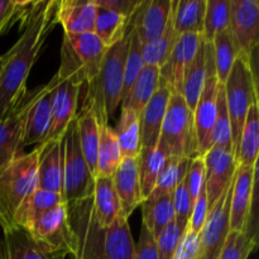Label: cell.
I'll return each instance as SVG.
<instances>
[{"label":"cell","instance_id":"cell-50","mask_svg":"<svg viewBox=\"0 0 259 259\" xmlns=\"http://www.w3.org/2000/svg\"><path fill=\"white\" fill-rule=\"evenodd\" d=\"M93 2L96 7L131 18L142 0H93Z\"/></svg>","mask_w":259,"mask_h":259},{"label":"cell","instance_id":"cell-21","mask_svg":"<svg viewBox=\"0 0 259 259\" xmlns=\"http://www.w3.org/2000/svg\"><path fill=\"white\" fill-rule=\"evenodd\" d=\"M172 91L166 83L159 81V88L144 106L141 115V148H156L161 134L162 123Z\"/></svg>","mask_w":259,"mask_h":259},{"label":"cell","instance_id":"cell-10","mask_svg":"<svg viewBox=\"0 0 259 259\" xmlns=\"http://www.w3.org/2000/svg\"><path fill=\"white\" fill-rule=\"evenodd\" d=\"M43 89L45 85L27 90L14 108L0 119V172L23 154V137L28 113Z\"/></svg>","mask_w":259,"mask_h":259},{"label":"cell","instance_id":"cell-23","mask_svg":"<svg viewBox=\"0 0 259 259\" xmlns=\"http://www.w3.org/2000/svg\"><path fill=\"white\" fill-rule=\"evenodd\" d=\"M56 17L65 34L94 33L96 7L93 0H61Z\"/></svg>","mask_w":259,"mask_h":259},{"label":"cell","instance_id":"cell-2","mask_svg":"<svg viewBox=\"0 0 259 259\" xmlns=\"http://www.w3.org/2000/svg\"><path fill=\"white\" fill-rule=\"evenodd\" d=\"M67 206L75 235L73 259H134L136 244L123 212L113 224L103 227L95 217L91 196Z\"/></svg>","mask_w":259,"mask_h":259},{"label":"cell","instance_id":"cell-38","mask_svg":"<svg viewBox=\"0 0 259 259\" xmlns=\"http://www.w3.org/2000/svg\"><path fill=\"white\" fill-rule=\"evenodd\" d=\"M133 15V14H132ZM128 52L125 58V68H124V83H123V94H121V101L125 98L126 94L132 89L133 83L138 78L139 73L143 70L144 62L142 57V47L143 43L139 39L137 30L134 29L133 19L129 18L128 22Z\"/></svg>","mask_w":259,"mask_h":259},{"label":"cell","instance_id":"cell-30","mask_svg":"<svg viewBox=\"0 0 259 259\" xmlns=\"http://www.w3.org/2000/svg\"><path fill=\"white\" fill-rule=\"evenodd\" d=\"M123 158H137L141 152V118L139 114L121 106L120 116L114 129Z\"/></svg>","mask_w":259,"mask_h":259},{"label":"cell","instance_id":"cell-11","mask_svg":"<svg viewBox=\"0 0 259 259\" xmlns=\"http://www.w3.org/2000/svg\"><path fill=\"white\" fill-rule=\"evenodd\" d=\"M27 233L51 252L71 257L75 254V235L68 219V206L65 202L46 211Z\"/></svg>","mask_w":259,"mask_h":259},{"label":"cell","instance_id":"cell-17","mask_svg":"<svg viewBox=\"0 0 259 259\" xmlns=\"http://www.w3.org/2000/svg\"><path fill=\"white\" fill-rule=\"evenodd\" d=\"M219 81L210 76L205 81L199 101L194 109V124L196 132L199 156H204L212 147V131L217 120V101Z\"/></svg>","mask_w":259,"mask_h":259},{"label":"cell","instance_id":"cell-28","mask_svg":"<svg viewBox=\"0 0 259 259\" xmlns=\"http://www.w3.org/2000/svg\"><path fill=\"white\" fill-rule=\"evenodd\" d=\"M205 9L206 0H174L172 22L177 35L186 33L202 35Z\"/></svg>","mask_w":259,"mask_h":259},{"label":"cell","instance_id":"cell-45","mask_svg":"<svg viewBox=\"0 0 259 259\" xmlns=\"http://www.w3.org/2000/svg\"><path fill=\"white\" fill-rule=\"evenodd\" d=\"M186 230L182 229L177 225V223L172 222L171 224L167 225L161 234L156 239L157 253H158V259H171L172 255L176 252L182 237H184Z\"/></svg>","mask_w":259,"mask_h":259},{"label":"cell","instance_id":"cell-49","mask_svg":"<svg viewBox=\"0 0 259 259\" xmlns=\"http://www.w3.org/2000/svg\"><path fill=\"white\" fill-rule=\"evenodd\" d=\"M134 259H158L156 239L152 237L151 233L143 224H142L138 244L136 245V250H134Z\"/></svg>","mask_w":259,"mask_h":259},{"label":"cell","instance_id":"cell-1","mask_svg":"<svg viewBox=\"0 0 259 259\" xmlns=\"http://www.w3.org/2000/svg\"><path fill=\"white\" fill-rule=\"evenodd\" d=\"M58 2H38L29 22L15 45L4 53L0 67V119L4 118L27 93V78L45 46L46 39L57 24Z\"/></svg>","mask_w":259,"mask_h":259},{"label":"cell","instance_id":"cell-16","mask_svg":"<svg viewBox=\"0 0 259 259\" xmlns=\"http://www.w3.org/2000/svg\"><path fill=\"white\" fill-rule=\"evenodd\" d=\"M201 42V34L186 33L179 35L168 60L159 68V81L166 83L172 93L181 94L184 76L194 61Z\"/></svg>","mask_w":259,"mask_h":259},{"label":"cell","instance_id":"cell-48","mask_svg":"<svg viewBox=\"0 0 259 259\" xmlns=\"http://www.w3.org/2000/svg\"><path fill=\"white\" fill-rule=\"evenodd\" d=\"M207 212H209V205H207L206 189H205L204 186L202 187L201 192L199 194V196H197V199L194 201L191 219H190L187 229L199 234V233L201 232L202 227H204V223L205 220H206Z\"/></svg>","mask_w":259,"mask_h":259},{"label":"cell","instance_id":"cell-6","mask_svg":"<svg viewBox=\"0 0 259 259\" xmlns=\"http://www.w3.org/2000/svg\"><path fill=\"white\" fill-rule=\"evenodd\" d=\"M224 93L232 124L233 149L235 156L248 110L250 106L258 103L257 81L253 70L252 57L245 55L237 56L232 71L224 83Z\"/></svg>","mask_w":259,"mask_h":259},{"label":"cell","instance_id":"cell-26","mask_svg":"<svg viewBox=\"0 0 259 259\" xmlns=\"http://www.w3.org/2000/svg\"><path fill=\"white\" fill-rule=\"evenodd\" d=\"M91 201L96 219L103 227L113 224L123 212L111 177H95Z\"/></svg>","mask_w":259,"mask_h":259},{"label":"cell","instance_id":"cell-34","mask_svg":"<svg viewBox=\"0 0 259 259\" xmlns=\"http://www.w3.org/2000/svg\"><path fill=\"white\" fill-rule=\"evenodd\" d=\"M128 22L129 18L124 15L96 7L94 34L103 42L106 48H110L125 37Z\"/></svg>","mask_w":259,"mask_h":259},{"label":"cell","instance_id":"cell-44","mask_svg":"<svg viewBox=\"0 0 259 259\" xmlns=\"http://www.w3.org/2000/svg\"><path fill=\"white\" fill-rule=\"evenodd\" d=\"M172 202H174L175 209V222L182 229L187 230L190 219H191L194 201L190 196L185 180L176 187V190L172 194Z\"/></svg>","mask_w":259,"mask_h":259},{"label":"cell","instance_id":"cell-41","mask_svg":"<svg viewBox=\"0 0 259 259\" xmlns=\"http://www.w3.org/2000/svg\"><path fill=\"white\" fill-rule=\"evenodd\" d=\"M230 0H206L202 39L212 42L215 35L228 29Z\"/></svg>","mask_w":259,"mask_h":259},{"label":"cell","instance_id":"cell-40","mask_svg":"<svg viewBox=\"0 0 259 259\" xmlns=\"http://www.w3.org/2000/svg\"><path fill=\"white\" fill-rule=\"evenodd\" d=\"M211 43L212 52H214L215 76H217L219 83L224 85L230 71H232L233 65H234L235 58H237V52H235L228 29L218 33Z\"/></svg>","mask_w":259,"mask_h":259},{"label":"cell","instance_id":"cell-15","mask_svg":"<svg viewBox=\"0 0 259 259\" xmlns=\"http://www.w3.org/2000/svg\"><path fill=\"white\" fill-rule=\"evenodd\" d=\"M202 158L205 163V189L210 210L234 179L238 163L234 152L219 146H212Z\"/></svg>","mask_w":259,"mask_h":259},{"label":"cell","instance_id":"cell-4","mask_svg":"<svg viewBox=\"0 0 259 259\" xmlns=\"http://www.w3.org/2000/svg\"><path fill=\"white\" fill-rule=\"evenodd\" d=\"M42 147L23 153L0 172V227L14 229V215L25 197L38 189V161Z\"/></svg>","mask_w":259,"mask_h":259},{"label":"cell","instance_id":"cell-39","mask_svg":"<svg viewBox=\"0 0 259 259\" xmlns=\"http://www.w3.org/2000/svg\"><path fill=\"white\" fill-rule=\"evenodd\" d=\"M177 38L179 35L174 29V22H172L171 15V19H169L164 32L158 38L146 43L142 47V57H143L144 66H154V67L161 68L168 60L169 53H171Z\"/></svg>","mask_w":259,"mask_h":259},{"label":"cell","instance_id":"cell-24","mask_svg":"<svg viewBox=\"0 0 259 259\" xmlns=\"http://www.w3.org/2000/svg\"><path fill=\"white\" fill-rule=\"evenodd\" d=\"M53 86V78L50 82L45 83L42 94L38 96L32 109L28 113L27 121H25L24 137H23V148L29 146H39L45 143L48 136L52 121L51 114V90Z\"/></svg>","mask_w":259,"mask_h":259},{"label":"cell","instance_id":"cell-7","mask_svg":"<svg viewBox=\"0 0 259 259\" xmlns=\"http://www.w3.org/2000/svg\"><path fill=\"white\" fill-rule=\"evenodd\" d=\"M95 177L80 147L77 120L70 123L62 138V202L71 205L93 195Z\"/></svg>","mask_w":259,"mask_h":259},{"label":"cell","instance_id":"cell-25","mask_svg":"<svg viewBox=\"0 0 259 259\" xmlns=\"http://www.w3.org/2000/svg\"><path fill=\"white\" fill-rule=\"evenodd\" d=\"M38 161V189L60 194L62 191V141L40 144Z\"/></svg>","mask_w":259,"mask_h":259},{"label":"cell","instance_id":"cell-46","mask_svg":"<svg viewBox=\"0 0 259 259\" xmlns=\"http://www.w3.org/2000/svg\"><path fill=\"white\" fill-rule=\"evenodd\" d=\"M185 181H186L190 196H191L192 201H195L201 192L202 187L205 186V163L201 156L191 159Z\"/></svg>","mask_w":259,"mask_h":259},{"label":"cell","instance_id":"cell-36","mask_svg":"<svg viewBox=\"0 0 259 259\" xmlns=\"http://www.w3.org/2000/svg\"><path fill=\"white\" fill-rule=\"evenodd\" d=\"M80 147L91 174L96 177L99 148V124L91 111H81L76 116Z\"/></svg>","mask_w":259,"mask_h":259},{"label":"cell","instance_id":"cell-31","mask_svg":"<svg viewBox=\"0 0 259 259\" xmlns=\"http://www.w3.org/2000/svg\"><path fill=\"white\" fill-rule=\"evenodd\" d=\"M159 88V68L144 66L129 93L121 101V106L129 108L141 115L144 106L149 103Z\"/></svg>","mask_w":259,"mask_h":259},{"label":"cell","instance_id":"cell-12","mask_svg":"<svg viewBox=\"0 0 259 259\" xmlns=\"http://www.w3.org/2000/svg\"><path fill=\"white\" fill-rule=\"evenodd\" d=\"M228 32L238 55L252 57L259 43V3L230 0Z\"/></svg>","mask_w":259,"mask_h":259},{"label":"cell","instance_id":"cell-32","mask_svg":"<svg viewBox=\"0 0 259 259\" xmlns=\"http://www.w3.org/2000/svg\"><path fill=\"white\" fill-rule=\"evenodd\" d=\"M142 224L148 229L152 237L157 239L162 230L175 220V209L172 195L144 200L142 202Z\"/></svg>","mask_w":259,"mask_h":259},{"label":"cell","instance_id":"cell-51","mask_svg":"<svg viewBox=\"0 0 259 259\" xmlns=\"http://www.w3.org/2000/svg\"><path fill=\"white\" fill-rule=\"evenodd\" d=\"M19 20L17 0H0V35Z\"/></svg>","mask_w":259,"mask_h":259},{"label":"cell","instance_id":"cell-52","mask_svg":"<svg viewBox=\"0 0 259 259\" xmlns=\"http://www.w3.org/2000/svg\"><path fill=\"white\" fill-rule=\"evenodd\" d=\"M0 67H2V57H0Z\"/></svg>","mask_w":259,"mask_h":259},{"label":"cell","instance_id":"cell-29","mask_svg":"<svg viewBox=\"0 0 259 259\" xmlns=\"http://www.w3.org/2000/svg\"><path fill=\"white\" fill-rule=\"evenodd\" d=\"M259 154V103L248 110L235 152L238 167H249L258 163Z\"/></svg>","mask_w":259,"mask_h":259},{"label":"cell","instance_id":"cell-9","mask_svg":"<svg viewBox=\"0 0 259 259\" xmlns=\"http://www.w3.org/2000/svg\"><path fill=\"white\" fill-rule=\"evenodd\" d=\"M51 90V114L52 121L45 143L62 141L66 129L77 116V103L83 82L76 75L57 71L53 76Z\"/></svg>","mask_w":259,"mask_h":259},{"label":"cell","instance_id":"cell-27","mask_svg":"<svg viewBox=\"0 0 259 259\" xmlns=\"http://www.w3.org/2000/svg\"><path fill=\"white\" fill-rule=\"evenodd\" d=\"M62 202L60 194L37 189L28 195L14 215V228L27 232L46 211Z\"/></svg>","mask_w":259,"mask_h":259},{"label":"cell","instance_id":"cell-37","mask_svg":"<svg viewBox=\"0 0 259 259\" xmlns=\"http://www.w3.org/2000/svg\"><path fill=\"white\" fill-rule=\"evenodd\" d=\"M190 163H191V159L190 158L168 157L166 159V163H164L158 179H157L153 191H152V194L148 197L154 199V197L166 196V195L174 194L176 187L186 177Z\"/></svg>","mask_w":259,"mask_h":259},{"label":"cell","instance_id":"cell-22","mask_svg":"<svg viewBox=\"0 0 259 259\" xmlns=\"http://www.w3.org/2000/svg\"><path fill=\"white\" fill-rule=\"evenodd\" d=\"M61 253L51 252L38 244L25 230L14 229L3 232L0 240V259H65Z\"/></svg>","mask_w":259,"mask_h":259},{"label":"cell","instance_id":"cell-5","mask_svg":"<svg viewBox=\"0 0 259 259\" xmlns=\"http://www.w3.org/2000/svg\"><path fill=\"white\" fill-rule=\"evenodd\" d=\"M157 147L168 157L190 159L199 157L194 111L181 94L172 93L169 96Z\"/></svg>","mask_w":259,"mask_h":259},{"label":"cell","instance_id":"cell-42","mask_svg":"<svg viewBox=\"0 0 259 259\" xmlns=\"http://www.w3.org/2000/svg\"><path fill=\"white\" fill-rule=\"evenodd\" d=\"M258 244L257 234L230 230L217 259H248Z\"/></svg>","mask_w":259,"mask_h":259},{"label":"cell","instance_id":"cell-19","mask_svg":"<svg viewBox=\"0 0 259 259\" xmlns=\"http://www.w3.org/2000/svg\"><path fill=\"white\" fill-rule=\"evenodd\" d=\"M215 75L214 52L212 43L202 39L201 46L195 56L194 61L187 68L182 82L181 95L184 96L187 106L194 111L197 101H199L201 91L204 89L205 81L207 77Z\"/></svg>","mask_w":259,"mask_h":259},{"label":"cell","instance_id":"cell-33","mask_svg":"<svg viewBox=\"0 0 259 259\" xmlns=\"http://www.w3.org/2000/svg\"><path fill=\"white\" fill-rule=\"evenodd\" d=\"M120 148L114 128L109 124L99 125V148L96 177H111L121 161Z\"/></svg>","mask_w":259,"mask_h":259},{"label":"cell","instance_id":"cell-35","mask_svg":"<svg viewBox=\"0 0 259 259\" xmlns=\"http://www.w3.org/2000/svg\"><path fill=\"white\" fill-rule=\"evenodd\" d=\"M168 158L161 148H141L137 161H138L139 181H141L142 196L146 200L152 194L157 179L163 168L166 159Z\"/></svg>","mask_w":259,"mask_h":259},{"label":"cell","instance_id":"cell-13","mask_svg":"<svg viewBox=\"0 0 259 259\" xmlns=\"http://www.w3.org/2000/svg\"><path fill=\"white\" fill-rule=\"evenodd\" d=\"M235 177V176H234ZM234 179L207 212L199 233L202 259H217L230 232V200Z\"/></svg>","mask_w":259,"mask_h":259},{"label":"cell","instance_id":"cell-3","mask_svg":"<svg viewBox=\"0 0 259 259\" xmlns=\"http://www.w3.org/2000/svg\"><path fill=\"white\" fill-rule=\"evenodd\" d=\"M126 52L128 32L120 42L106 50L98 75L86 85L81 111H91L99 125L109 124L121 104Z\"/></svg>","mask_w":259,"mask_h":259},{"label":"cell","instance_id":"cell-47","mask_svg":"<svg viewBox=\"0 0 259 259\" xmlns=\"http://www.w3.org/2000/svg\"><path fill=\"white\" fill-rule=\"evenodd\" d=\"M171 259H202L199 234L187 229Z\"/></svg>","mask_w":259,"mask_h":259},{"label":"cell","instance_id":"cell-20","mask_svg":"<svg viewBox=\"0 0 259 259\" xmlns=\"http://www.w3.org/2000/svg\"><path fill=\"white\" fill-rule=\"evenodd\" d=\"M111 179L120 200L121 211L126 219H129L134 210L144 201L141 191L137 158H121Z\"/></svg>","mask_w":259,"mask_h":259},{"label":"cell","instance_id":"cell-14","mask_svg":"<svg viewBox=\"0 0 259 259\" xmlns=\"http://www.w3.org/2000/svg\"><path fill=\"white\" fill-rule=\"evenodd\" d=\"M257 172L258 163L249 167H238L235 172L230 200V230L233 232H250Z\"/></svg>","mask_w":259,"mask_h":259},{"label":"cell","instance_id":"cell-8","mask_svg":"<svg viewBox=\"0 0 259 259\" xmlns=\"http://www.w3.org/2000/svg\"><path fill=\"white\" fill-rule=\"evenodd\" d=\"M106 50L94 33L63 34L58 71L76 75L88 85L98 75Z\"/></svg>","mask_w":259,"mask_h":259},{"label":"cell","instance_id":"cell-18","mask_svg":"<svg viewBox=\"0 0 259 259\" xmlns=\"http://www.w3.org/2000/svg\"><path fill=\"white\" fill-rule=\"evenodd\" d=\"M174 0H142L134 10V29L143 45L158 38L166 29L172 15Z\"/></svg>","mask_w":259,"mask_h":259},{"label":"cell","instance_id":"cell-43","mask_svg":"<svg viewBox=\"0 0 259 259\" xmlns=\"http://www.w3.org/2000/svg\"><path fill=\"white\" fill-rule=\"evenodd\" d=\"M212 146H219L234 152L233 149L232 124L228 114L227 101H225L224 85L219 83L217 101V120L212 131Z\"/></svg>","mask_w":259,"mask_h":259}]
</instances>
